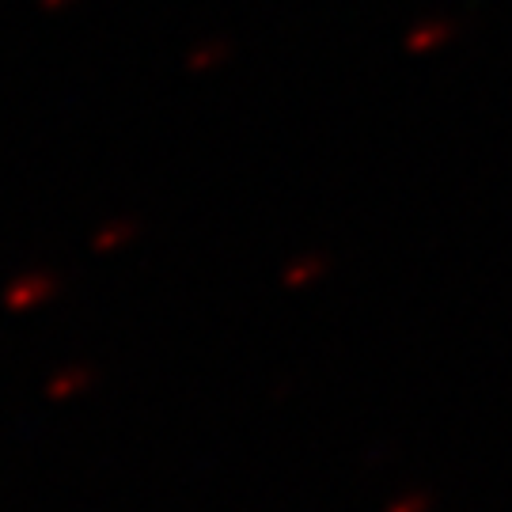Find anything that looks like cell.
Instances as JSON below:
<instances>
[{
  "instance_id": "6da1fadb",
  "label": "cell",
  "mask_w": 512,
  "mask_h": 512,
  "mask_svg": "<svg viewBox=\"0 0 512 512\" xmlns=\"http://www.w3.org/2000/svg\"><path fill=\"white\" fill-rule=\"evenodd\" d=\"M80 372H65V376H57L54 384H50V399H65V395H73V391H80Z\"/></svg>"
}]
</instances>
